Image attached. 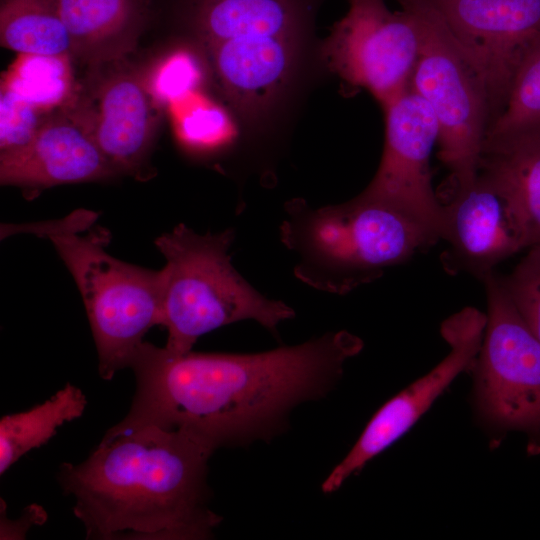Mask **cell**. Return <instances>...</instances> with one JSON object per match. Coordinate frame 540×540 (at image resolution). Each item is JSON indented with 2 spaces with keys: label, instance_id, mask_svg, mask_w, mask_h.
Instances as JSON below:
<instances>
[{
  "label": "cell",
  "instance_id": "obj_15",
  "mask_svg": "<svg viewBox=\"0 0 540 540\" xmlns=\"http://www.w3.org/2000/svg\"><path fill=\"white\" fill-rule=\"evenodd\" d=\"M318 0H178V10L205 47L233 38H301Z\"/></svg>",
  "mask_w": 540,
  "mask_h": 540
},
{
  "label": "cell",
  "instance_id": "obj_17",
  "mask_svg": "<svg viewBox=\"0 0 540 540\" xmlns=\"http://www.w3.org/2000/svg\"><path fill=\"white\" fill-rule=\"evenodd\" d=\"M479 171L494 182L513 207L526 248L540 244V139L483 155Z\"/></svg>",
  "mask_w": 540,
  "mask_h": 540
},
{
  "label": "cell",
  "instance_id": "obj_8",
  "mask_svg": "<svg viewBox=\"0 0 540 540\" xmlns=\"http://www.w3.org/2000/svg\"><path fill=\"white\" fill-rule=\"evenodd\" d=\"M323 54L351 86L368 90L382 105L410 87L421 48V27L408 9L392 12L386 0H348Z\"/></svg>",
  "mask_w": 540,
  "mask_h": 540
},
{
  "label": "cell",
  "instance_id": "obj_2",
  "mask_svg": "<svg viewBox=\"0 0 540 540\" xmlns=\"http://www.w3.org/2000/svg\"><path fill=\"white\" fill-rule=\"evenodd\" d=\"M213 452L180 430L109 429L84 461L61 464L57 479L87 539H207L221 521L208 507Z\"/></svg>",
  "mask_w": 540,
  "mask_h": 540
},
{
  "label": "cell",
  "instance_id": "obj_14",
  "mask_svg": "<svg viewBox=\"0 0 540 540\" xmlns=\"http://www.w3.org/2000/svg\"><path fill=\"white\" fill-rule=\"evenodd\" d=\"M94 100L93 111L71 109L118 175L149 179L154 175L149 159L156 116L147 86L131 71H114L96 87Z\"/></svg>",
  "mask_w": 540,
  "mask_h": 540
},
{
  "label": "cell",
  "instance_id": "obj_11",
  "mask_svg": "<svg viewBox=\"0 0 540 540\" xmlns=\"http://www.w3.org/2000/svg\"><path fill=\"white\" fill-rule=\"evenodd\" d=\"M485 325L486 314L473 307L443 321L441 335L450 346L448 355L373 415L349 453L324 480V493L338 490L347 478L402 437L460 373L473 368Z\"/></svg>",
  "mask_w": 540,
  "mask_h": 540
},
{
  "label": "cell",
  "instance_id": "obj_21",
  "mask_svg": "<svg viewBox=\"0 0 540 540\" xmlns=\"http://www.w3.org/2000/svg\"><path fill=\"white\" fill-rule=\"evenodd\" d=\"M1 88L48 114L68 108L77 98L71 55L18 54L3 73Z\"/></svg>",
  "mask_w": 540,
  "mask_h": 540
},
{
  "label": "cell",
  "instance_id": "obj_23",
  "mask_svg": "<svg viewBox=\"0 0 540 540\" xmlns=\"http://www.w3.org/2000/svg\"><path fill=\"white\" fill-rule=\"evenodd\" d=\"M204 76V66L198 55L190 49L180 48L157 64L146 86L155 104L172 105L197 92Z\"/></svg>",
  "mask_w": 540,
  "mask_h": 540
},
{
  "label": "cell",
  "instance_id": "obj_16",
  "mask_svg": "<svg viewBox=\"0 0 540 540\" xmlns=\"http://www.w3.org/2000/svg\"><path fill=\"white\" fill-rule=\"evenodd\" d=\"M73 55L95 67L133 50L153 14V0H56Z\"/></svg>",
  "mask_w": 540,
  "mask_h": 540
},
{
  "label": "cell",
  "instance_id": "obj_7",
  "mask_svg": "<svg viewBox=\"0 0 540 540\" xmlns=\"http://www.w3.org/2000/svg\"><path fill=\"white\" fill-rule=\"evenodd\" d=\"M486 325L475 364L479 409L491 423L540 441V340L496 272L482 280Z\"/></svg>",
  "mask_w": 540,
  "mask_h": 540
},
{
  "label": "cell",
  "instance_id": "obj_6",
  "mask_svg": "<svg viewBox=\"0 0 540 540\" xmlns=\"http://www.w3.org/2000/svg\"><path fill=\"white\" fill-rule=\"evenodd\" d=\"M421 27L410 88L431 107L439 126V158L452 185L479 172L491 110L485 83L429 0H398Z\"/></svg>",
  "mask_w": 540,
  "mask_h": 540
},
{
  "label": "cell",
  "instance_id": "obj_19",
  "mask_svg": "<svg viewBox=\"0 0 540 540\" xmlns=\"http://www.w3.org/2000/svg\"><path fill=\"white\" fill-rule=\"evenodd\" d=\"M535 139H540V41L517 69L504 104L487 130L483 155Z\"/></svg>",
  "mask_w": 540,
  "mask_h": 540
},
{
  "label": "cell",
  "instance_id": "obj_10",
  "mask_svg": "<svg viewBox=\"0 0 540 540\" xmlns=\"http://www.w3.org/2000/svg\"><path fill=\"white\" fill-rule=\"evenodd\" d=\"M429 1L483 79L492 123L517 69L540 41V0Z\"/></svg>",
  "mask_w": 540,
  "mask_h": 540
},
{
  "label": "cell",
  "instance_id": "obj_1",
  "mask_svg": "<svg viewBox=\"0 0 540 540\" xmlns=\"http://www.w3.org/2000/svg\"><path fill=\"white\" fill-rule=\"evenodd\" d=\"M362 347L347 331L253 354H176L144 341L129 367L136 379L131 407L110 429L156 425L213 450L252 440L270 434L297 404L326 392Z\"/></svg>",
  "mask_w": 540,
  "mask_h": 540
},
{
  "label": "cell",
  "instance_id": "obj_24",
  "mask_svg": "<svg viewBox=\"0 0 540 540\" xmlns=\"http://www.w3.org/2000/svg\"><path fill=\"white\" fill-rule=\"evenodd\" d=\"M528 253L502 283L519 313L540 340V244Z\"/></svg>",
  "mask_w": 540,
  "mask_h": 540
},
{
  "label": "cell",
  "instance_id": "obj_13",
  "mask_svg": "<svg viewBox=\"0 0 540 540\" xmlns=\"http://www.w3.org/2000/svg\"><path fill=\"white\" fill-rule=\"evenodd\" d=\"M117 175L89 128L69 109L49 116L26 145L0 152L1 184L22 188L28 198L53 186Z\"/></svg>",
  "mask_w": 540,
  "mask_h": 540
},
{
  "label": "cell",
  "instance_id": "obj_12",
  "mask_svg": "<svg viewBox=\"0 0 540 540\" xmlns=\"http://www.w3.org/2000/svg\"><path fill=\"white\" fill-rule=\"evenodd\" d=\"M443 207L441 256L447 272H464L483 280L496 266L526 248L518 217L500 189L483 172L452 185Z\"/></svg>",
  "mask_w": 540,
  "mask_h": 540
},
{
  "label": "cell",
  "instance_id": "obj_20",
  "mask_svg": "<svg viewBox=\"0 0 540 540\" xmlns=\"http://www.w3.org/2000/svg\"><path fill=\"white\" fill-rule=\"evenodd\" d=\"M0 42L18 54L73 55L56 0H1Z\"/></svg>",
  "mask_w": 540,
  "mask_h": 540
},
{
  "label": "cell",
  "instance_id": "obj_9",
  "mask_svg": "<svg viewBox=\"0 0 540 540\" xmlns=\"http://www.w3.org/2000/svg\"><path fill=\"white\" fill-rule=\"evenodd\" d=\"M385 144L379 168L360 193L410 217L439 240L443 207L435 194L430 155L439 126L429 104L410 87L384 105Z\"/></svg>",
  "mask_w": 540,
  "mask_h": 540
},
{
  "label": "cell",
  "instance_id": "obj_5",
  "mask_svg": "<svg viewBox=\"0 0 540 540\" xmlns=\"http://www.w3.org/2000/svg\"><path fill=\"white\" fill-rule=\"evenodd\" d=\"M233 229L199 234L183 223L155 239L166 259L161 271V320L165 348L176 354L192 350L204 334L242 320L276 331L295 316L279 300L258 292L234 268L229 249Z\"/></svg>",
  "mask_w": 540,
  "mask_h": 540
},
{
  "label": "cell",
  "instance_id": "obj_3",
  "mask_svg": "<svg viewBox=\"0 0 540 540\" xmlns=\"http://www.w3.org/2000/svg\"><path fill=\"white\" fill-rule=\"evenodd\" d=\"M284 209L279 235L294 256L295 277L331 294L370 283L439 240L405 214L360 194L318 208L293 199Z\"/></svg>",
  "mask_w": 540,
  "mask_h": 540
},
{
  "label": "cell",
  "instance_id": "obj_22",
  "mask_svg": "<svg viewBox=\"0 0 540 540\" xmlns=\"http://www.w3.org/2000/svg\"><path fill=\"white\" fill-rule=\"evenodd\" d=\"M181 144L195 154H211L228 148L234 140V126L227 111L203 100L193 103L177 120Z\"/></svg>",
  "mask_w": 540,
  "mask_h": 540
},
{
  "label": "cell",
  "instance_id": "obj_26",
  "mask_svg": "<svg viewBox=\"0 0 540 540\" xmlns=\"http://www.w3.org/2000/svg\"><path fill=\"white\" fill-rule=\"evenodd\" d=\"M6 503L1 498V529L0 539H24L26 532L33 525H42L47 518L45 510L37 505L32 504L26 507L25 512L20 518L10 521L6 517Z\"/></svg>",
  "mask_w": 540,
  "mask_h": 540
},
{
  "label": "cell",
  "instance_id": "obj_25",
  "mask_svg": "<svg viewBox=\"0 0 540 540\" xmlns=\"http://www.w3.org/2000/svg\"><path fill=\"white\" fill-rule=\"evenodd\" d=\"M10 90L0 89V152L29 143L49 116Z\"/></svg>",
  "mask_w": 540,
  "mask_h": 540
},
{
  "label": "cell",
  "instance_id": "obj_4",
  "mask_svg": "<svg viewBox=\"0 0 540 540\" xmlns=\"http://www.w3.org/2000/svg\"><path fill=\"white\" fill-rule=\"evenodd\" d=\"M97 214L77 210L53 221L31 223L27 232L47 237L81 294L98 354V371L111 380L161 320V271L121 261L106 252L107 229L93 227Z\"/></svg>",
  "mask_w": 540,
  "mask_h": 540
},
{
  "label": "cell",
  "instance_id": "obj_18",
  "mask_svg": "<svg viewBox=\"0 0 540 540\" xmlns=\"http://www.w3.org/2000/svg\"><path fill=\"white\" fill-rule=\"evenodd\" d=\"M86 406L82 390L67 383L45 402L3 416L0 420V475L22 456L46 444L58 427L81 417Z\"/></svg>",
  "mask_w": 540,
  "mask_h": 540
}]
</instances>
